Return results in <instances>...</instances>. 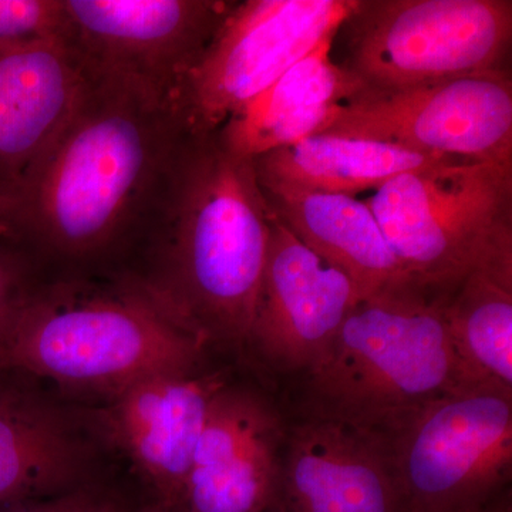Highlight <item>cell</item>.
Here are the masks:
<instances>
[{
	"label": "cell",
	"instance_id": "1",
	"mask_svg": "<svg viewBox=\"0 0 512 512\" xmlns=\"http://www.w3.org/2000/svg\"><path fill=\"white\" fill-rule=\"evenodd\" d=\"M157 278L144 286L205 345L247 352L272 211L254 158L184 137L165 173Z\"/></svg>",
	"mask_w": 512,
	"mask_h": 512
},
{
	"label": "cell",
	"instance_id": "2",
	"mask_svg": "<svg viewBox=\"0 0 512 512\" xmlns=\"http://www.w3.org/2000/svg\"><path fill=\"white\" fill-rule=\"evenodd\" d=\"M181 138L171 113L136 90L90 82L16 205V227L28 225L64 255L109 247L167 173Z\"/></svg>",
	"mask_w": 512,
	"mask_h": 512
},
{
	"label": "cell",
	"instance_id": "3",
	"mask_svg": "<svg viewBox=\"0 0 512 512\" xmlns=\"http://www.w3.org/2000/svg\"><path fill=\"white\" fill-rule=\"evenodd\" d=\"M205 346L144 286H59L23 296L2 323L0 370L116 396L147 377L197 372Z\"/></svg>",
	"mask_w": 512,
	"mask_h": 512
},
{
	"label": "cell",
	"instance_id": "4",
	"mask_svg": "<svg viewBox=\"0 0 512 512\" xmlns=\"http://www.w3.org/2000/svg\"><path fill=\"white\" fill-rule=\"evenodd\" d=\"M444 299L410 282L359 299L326 355L303 376L302 419L386 434L431 400L471 387L451 343Z\"/></svg>",
	"mask_w": 512,
	"mask_h": 512
},
{
	"label": "cell",
	"instance_id": "5",
	"mask_svg": "<svg viewBox=\"0 0 512 512\" xmlns=\"http://www.w3.org/2000/svg\"><path fill=\"white\" fill-rule=\"evenodd\" d=\"M366 202L404 278L448 296L512 229V168L447 161L397 175Z\"/></svg>",
	"mask_w": 512,
	"mask_h": 512
},
{
	"label": "cell",
	"instance_id": "6",
	"mask_svg": "<svg viewBox=\"0 0 512 512\" xmlns=\"http://www.w3.org/2000/svg\"><path fill=\"white\" fill-rule=\"evenodd\" d=\"M340 66L367 89L508 69L511 0H357Z\"/></svg>",
	"mask_w": 512,
	"mask_h": 512
},
{
	"label": "cell",
	"instance_id": "7",
	"mask_svg": "<svg viewBox=\"0 0 512 512\" xmlns=\"http://www.w3.org/2000/svg\"><path fill=\"white\" fill-rule=\"evenodd\" d=\"M382 436L410 512H476L511 478L512 392L444 394Z\"/></svg>",
	"mask_w": 512,
	"mask_h": 512
},
{
	"label": "cell",
	"instance_id": "8",
	"mask_svg": "<svg viewBox=\"0 0 512 512\" xmlns=\"http://www.w3.org/2000/svg\"><path fill=\"white\" fill-rule=\"evenodd\" d=\"M356 2L234 3L178 89L173 116L181 134L218 133L293 64L335 39Z\"/></svg>",
	"mask_w": 512,
	"mask_h": 512
},
{
	"label": "cell",
	"instance_id": "9",
	"mask_svg": "<svg viewBox=\"0 0 512 512\" xmlns=\"http://www.w3.org/2000/svg\"><path fill=\"white\" fill-rule=\"evenodd\" d=\"M62 5L60 37L87 79L123 84L173 116L185 74L234 2L62 0Z\"/></svg>",
	"mask_w": 512,
	"mask_h": 512
},
{
	"label": "cell",
	"instance_id": "10",
	"mask_svg": "<svg viewBox=\"0 0 512 512\" xmlns=\"http://www.w3.org/2000/svg\"><path fill=\"white\" fill-rule=\"evenodd\" d=\"M323 133L512 168L511 73L466 74L402 89L366 87L340 104Z\"/></svg>",
	"mask_w": 512,
	"mask_h": 512
},
{
	"label": "cell",
	"instance_id": "11",
	"mask_svg": "<svg viewBox=\"0 0 512 512\" xmlns=\"http://www.w3.org/2000/svg\"><path fill=\"white\" fill-rule=\"evenodd\" d=\"M357 301L352 282L272 214L248 352L275 375L305 376L326 355Z\"/></svg>",
	"mask_w": 512,
	"mask_h": 512
},
{
	"label": "cell",
	"instance_id": "12",
	"mask_svg": "<svg viewBox=\"0 0 512 512\" xmlns=\"http://www.w3.org/2000/svg\"><path fill=\"white\" fill-rule=\"evenodd\" d=\"M288 427L261 394L225 384L195 448L184 512H269L281 503Z\"/></svg>",
	"mask_w": 512,
	"mask_h": 512
},
{
	"label": "cell",
	"instance_id": "13",
	"mask_svg": "<svg viewBox=\"0 0 512 512\" xmlns=\"http://www.w3.org/2000/svg\"><path fill=\"white\" fill-rule=\"evenodd\" d=\"M89 87L60 36L0 50V198L13 210Z\"/></svg>",
	"mask_w": 512,
	"mask_h": 512
},
{
	"label": "cell",
	"instance_id": "14",
	"mask_svg": "<svg viewBox=\"0 0 512 512\" xmlns=\"http://www.w3.org/2000/svg\"><path fill=\"white\" fill-rule=\"evenodd\" d=\"M281 505L286 512H410L382 434L315 419L288 426Z\"/></svg>",
	"mask_w": 512,
	"mask_h": 512
},
{
	"label": "cell",
	"instance_id": "15",
	"mask_svg": "<svg viewBox=\"0 0 512 512\" xmlns=\"http://www.w3.org/2000/svg\"><path fill=\"white\" fill-rule=\"evenodd\" d=\"M227 384L214 375H157L113 396L103 421L160 495V505L183 511L192 458L212 399Z\"/></svg>",
	"mask_w": 512,
	"mask_h": 512
},
{
	"label": "cell",
	"instance_id": "16",
	"mask_svg": "<svg viewBox=\"0 0 512 512\" xmlns=\"http://www.w3.org/2000/svg\"><path fill=\"white\" fill-rule=\"evenodd\" d=\"M329 39L293 64L269 89L218 131L222 143L255 158L328 130L340 104L365 83L330 59Z\"/></svg>",
	"mask_w": 512,
	"mask_h": 512
},
{
	"label": "cell",
	"instance_id": "17",
	"mask_svg": "<svg viewBox=\"0 0 512 512\" xmlns=\"http://www.w3.org/2000/svg\"><path fill=\"white\" fill-rule=\"evenodd\" d=\"M262 191L276 220L323 262L342 272L359 299L409 282L366 201L320 192Z\"/></svg>",
	"mask_w": 512,
	"mask_h": 512
},
{
	"label": "cell",
	"instance_id": "18",
	"mask_svg": "<svg viewBox=\"0 0 512 512\" xmlns=\"http://www.w3.org/2000/svg\"><path fill=\"white\" fill-rule=\"evenodd\" d=\"M460 160L363 138L316 134L254 158L264 190L349 195L377 190L397 175Z\"/></svg>",
	"mask_w": 512,
	"mask_h": 512
},
{
	"label": "cell",
	"instance_id": "19",
	"mask_svg": "<svg viewBox=\"0 0 512 512\" xmlns=\"http://www.w3.org/2000/svg\"><path fill=\"white\" fill-rule=\"evenodd\" d=\"M444 315L467 383L512 392V229L444 299Z\"/></svg>",
	"mask_w": 512,
	"mask_h": 512
},
{
	"label": "cell",
	"instance_id": "20",
	"mask_svg": "<svg viewBox=\"0 0 512 512\" xmlns=\"http://www.w3.org/2000/svg\"><path fill=\"white\" fill-rule=\"evenodd\" d=\"M86 450L52 409L0 387V508L80 487Z\"/></svg>",
	"mask_w": 512,
	"mask_h": 512
},
{
	"label": "cell",
	"instance_id": "21",
	"mask_svg": "<svg viewBox=\"0 0 512 512\" xmlns=\"http://www.w3.org/2000/svg\"><path fill=\"white\" fill-rule=\"evenodd\" d=\"M62 0H0V50L60 36Z\"/></svg>",
	"mask_w": 512,
	"mask_h": 512
},
{
	"label": "cell",
	"instance_id": "22",
	"mask_svg": "<svg viewBox=\"0 0 512 512\" xmlns=\"http://www.w3.org/2000/svg\"><path fill=\"white\" fill-rule=\"evenodd\" d=\"M0 512H127L119 498L99 488L80 485L43 500L0 508Z\"/></svg>",
	"mask_w": 512,
	"mask_h": 512
},
{
	"label": "cell",
	"instance_id": "23",
	"mask_svg": "<svg viewBox=\"0 0 512 512\" xmlns=\"http://www.w3.org/2000/svg\"><path fill=\"white\" fill-rule=\"evenodd\" d=\"M23 296L25 295L20 291L18 268L12 259L0 251V326L22 301Z\"/></svg>",
	"mask_w": 512,
	"mask_h": 512
},
{
	"label": "cell",
	"instance_id": "24",
	"mask_svg": "<svg viewBox=\"0 0 512 512\" xmlns=\"http://www.w3.org/2000/svg\"><path fill=\"white\" fill-rule=\"evenodd\" d=\"M18 232L15 210L8 201L0 198V237H13Z\"/></svg>",
	"mask_w": 512,
	"mask_h": 512
},
{
	"label": "cell",
	"instance_id": "25",
	"mask_svg": "<svg viewBox=\"0 0 512 512\" xmlns=\"http://www.w3.org/2000/svg\"><path fill=\"white\" fill-rule=\"evenodd\" d=\"M476 512H512L510 498L501 495V497H498L493 503L485 505V507Z\"/></svg>",
	"mask_w": 512,
	"mask_h": 512
},
{
	"label": "cell",
	"instance_id": "26",
	"mask_svg": "<svg viewBox=\"0 0 512 512\" xmlns=\"http://www.w3.org/2000/svg\"><path fill=\"white\" fill-rule=\"evenodd\" d=\"M151 512H184V511H181V510H170V508H164V507H161V505H158L156 510H153Z\"/></svg>",
	"mask_w": 512,
	"mask_h": 512
},
{
	"label": "cell",
	"instance_id": "27",
	"mask_svg": "<svg viewBox=\"0 0 512 512\" xmlns=\"http://www.w3.org/2000/svg\"><path fill=\"white\" fill-rule=\"evenodd\" d=\"M269 512H286V511L284 510V507H282L281 503H279L278 505H276L275 508H272V510Z\"/></svg>",
	"mask_w": 512,
	"mask_h": 512
},
{
	"label": "cell",
	"instance_id": "28",
	"mask_svg": "<svg viewBox=\"0 0 512 512\" xmlns=\"http://www.w3.org/2000/svg\"><path fill=\"white\" fill-rule=\"evenodd\" d=\"M0 387H2V386H0Z\"/></svg>",
	"mask_w": 512,
	"mask_h": 512
}]
</instances>
